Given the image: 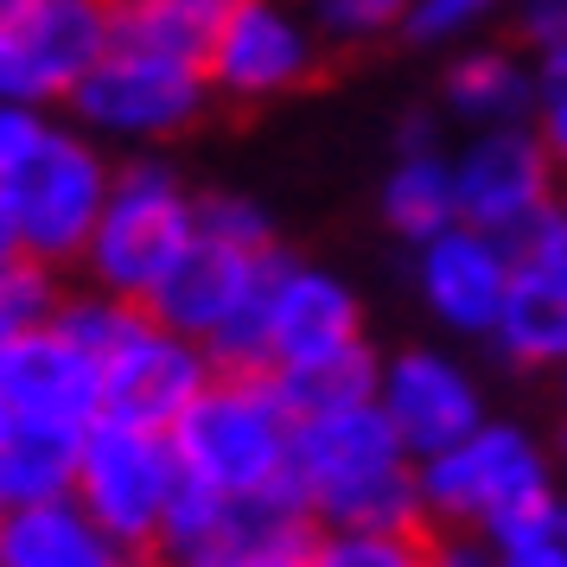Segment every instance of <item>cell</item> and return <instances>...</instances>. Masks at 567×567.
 <instances>
[{
  "label": "cell",
  "mask_w": 567,
  "mask_h": 567,
  "mask_svg": "<svg viewBox=\"0 0 567 567\" xmlns=\"http://www.w3.org/2000/svg\"><path fill=\"white\" fill-rule=\"evenodd\" d=\"M275 256H281V249H236V243H224V236L192 230V243L179 249V261L147 287L141 307L154 312L166 332L205 344V338L243 307V293L261 281V268H268Z\"/></svg>",
  "instance_id": "obj_14"
},
{
  "label": "cell",
  "mask_w": 567,
  "mask_h": 567,
  "mask_svg": "<svg viewBox=\"0 0 567 567\" xmlns=\"http://www.w3.org/2000/svg\"><path fill=\"white\" fill-rule=\"evenodd\" d=\"M293 7L326 45H370L383 32H402V13H409V0H293Z\"/></svg>",
  "instance_id": "obj_27"
},
{
  "label": "cell",
  "mask_w": 567,
  "mask_h": 567,
  "mask_svg": "<svg viewBox=\"0 0 567 567\" xmlns=\"http://www.w3.org/2000/svg\"><path fill=\"white\" fill-rule=\"evenodd\" d=\"M529 128H536L542 154L555 159V173L567 179V83H542V96H536V115H529Z\"/></svg>",
  "instance_id": "obj_31"
},
{
  "label": "cell",
  "mask_w": 567,
  "mask_h": 567,
  "mask_svg": "<svg viewBox=\"0 0 567 567\" xmlns=\"http://www.w3.org/2000/svg\"><path fill=\"white\" fill-rule=\"evenodd\" d=\"M287 485L307 504L312 529H414L421 511V472L409 446L395 440L389 414L370 402L293 414V460Z\"/></svg>",
  "instance_id": "obj_1"
},
{
  "label": "cell",
  "mask_w": 567,
  "mask_h": 567,
  "mask_svg": "<svg viewBox=\"0 0 567 567\" xmlns=\"http://www.w3.org/2000/svg\"><path fill=\"white\" fill-rule=\"evenodd\" d=\"M179 478L185 472H179V453H173L166 427H141V421L103 414L78 446V485H71V497L122 548L154 555L159 523H166V504H173Z\"/></svg>",
  "instance_id": "obj_5"
},
{
  "label": "cell",
  "mask_w": 567,
  "mask_h": 567,
  "mask_svg": "<svg viewBox=\"0 0 567 567\" xmlns=\"http://www.w3.org/2000/svg\"><path fill=\"white\" fill-rule=\"evenodd\" d=\"M205 567H312L307 542H281V548H236V555H217Z\"/></svg>",
  "instance_id": "obj_35"
},
{
  "label": "cell",
  "mask_w": 567,
  "mask_h": 567,
  "mask_svg": "<svg viewBox=\"0 0 567 567\" xmlns=\"http://www.w3.org/2000/svg\"><path fill=\"white\" fill-rule=\"evenodd\" d=\"M7 7H20V0H0V13H7Z\"/></svg>",
  "instance_id": "obj_42"
},
{
  "label": "cell",
  "mask_w": 567,
  "mask_h": 567,
  "mask_svg": "<svg viewBox=\"0 0 567 567\" xmlns=\"http://www.w3.org/2000/svg\"><path fill=\"white\" fill-rule=\"evenodd\" d=\"M421 472V511L434 529H504L511 516H523L529 504H542L561 485L555 453L542 446L529 427L516 421H478L465 440H453L446 453L414 465Z\"/></svg>",
  "instance_id": "obj_4"
},
{
  "label": "cell",
  "mask_w": 567,
  "mask_h": 567,
  "mask_svg": "<svg viewBox=\"0 0 567 567\" xmlns=\"http://www.w3.org/2000/svg\"><path fill=\"white\" fill-rule=\"evenodd\" d=\"M497 567H567V485H555L542 504L491 529Z\"/></svg>",
  "instance_id": "obj_25"
},
{
  "label": "cell",
  "mask_w": 567,
  "mask_h": 567,
  "mask_svg": "<svg viewBox=\"0 0 567 567\" xmlns=\"http://www.w3.org/2000/svg\"><path fill=\"white\" fill-rule=\"evenodd\" d=\"M326 39L307 27L293 0H230L210 32L205 83L236 103H268L319 78Z\"/></svg>",
  "instance_id": "obj_8"
},
{
  "label": "cell",
  "mask_w": 567,
  "mask_h": 567,
  "mask_svg": "<svg viewBox=\"0 0 567 567\" xmlns=\"http://www.w3.org/2000/svg\"><path fill=\"white\" fill-rule=\"evenodd\" d=\"M312 567H434V529H312Z\"/></svg>",
  "instance_id": "obj_24"
},
{
  "label": "cell",
  "mask_w": 567,
  "mask_h": 567,
  "mask_svg": "<svg viewBox=\"0 0 567 567\" xmlns=\"http://www.w3.org/2000/svg\"><path fill=\"white\" fill-rule=\"evenodd\" d=\"M52 326L83 358L103 370V414L141 421V427H173L185 402L210 383V358L198 338L166 332L141 300L96 293V300H58Z\"/></svg>",
  "instance_id": "obj_2"
},
{
  "label": "cell",
  "mask_w": 567,
  "mask_h": 567,
  "mask_svg": "<svg viewBox=\"0 0 567 567\" xmlns=\"http://www.w3.org/2000/svg\"><path fill=\"white\" fill-rule=\"evenodd\" d=\"M0 567H141L78 497L0 511Z\"/></svg>",
  "instance_id": "obj_16"
},
{
  "label": "cell",
  "mask_w": 567,
  "mask_h": 567,
  "mask_svg": "<svg viewBox=\"0 0 567 567\" xmlns=\"http://www.w3.org/2000/svg\"><path fill=\"white\" fill-rule=\"evenodd\" d=\"M511 275H516V243L472 230V224H453V230L414 243V293L460 338H491L497 307L511 293Z\"/></svg>",
  "instance_id": "obj_13"
},
{
  "label": "cell",
  "mask_w": 567,
  "mask_h": 567,
  "mask_svg": "<svg viewBox=\"0 0 567 567\" xmlns=\"http://www.w3.org/2000/svg\"><path fill=\"white\" fill-rule=\"evenodd\" d=\"M0 103H39V78H32L27 45L7 13H0Z\"/></svg>",
  "instance_id": "obj_32"
},
{
  "label": "cell",
  "mask_w": 567,
  "mask_h": 567,
  "mask_svg": "<svg viewBox=\"0 0 567 567\" xmlns=\"http://www.w3.org/2000/svg\"><path fill=\"white\" fill-rule=\"evenodd\" d=\"M497 7H504V0H409L402 39L421 45V52H453V45H472V39L491 27Z\"/></svg>",
  "instance_id": "obj_26"
},
{
  "label": "cell",
  "mask_w": 567,
  "mask_h": 567,
  "mask_svg": "<svg viewBox=\"0 0 567 567\" xmlns=\"http://www.w3.org/2000/svg\"><path fill=\"white\" fill-rule=\"evenodd\" d=\"M0 395H7L20 434L58 440V446H83V434L103 421V370L58 326H32V332L7 338Z\"/></svg>",
  "instance_id": "obj_10"
},
{
  "label": "cell",
  "mask_w": 567,
  "mask_h": 567,
  "mask_svg": "<svg viewBox=\"0 0 567 567\" xmlns=\"http://www.w3.org/2000/svg\"><path fill=\"white\" fill-rule=\"evenodd\" d=\"M491 344L516 370H542V377H555L567 363V287L523 249H516V275H511L504 307H497Z\"/></svg>",
  "instance_id": "obj_18"
},
{
  "label": "cell",
  "mask_w": 567,
  "mask_h": 567,
  "mask_svg": "<svg viewBox=\"0 0 567 567\" xmlns=\"http://www.w3.org/2000/svg\"><path fill=\"white\" fill-rule=\"evenodd\" d=\"M548 453H555V472L567 478V421H561V434H555V446H548Z\"/></svg>",
  "instance_id": "obj_38"
},
{
  "label": "cell",
  "mask_w": 567,
  "mask_h": 567,
  "mask_svg": "<svg viewBox=\"0 0 567 567\" xmlns=\"http://www.w3.org/2000/svg\"><path fill=\"white\" fill-rule=\"evenodd\" d=\"M71 96H78V109L109 134H173V128H185V122L205 115L210 83H205V64L109 45V52L78 78Z\"/></svg>",
  "instance_id": "obj_11"
},
{
  "label": "cell",
  "mask_w": 567,
  "mask_h": 567,
  "mask_svg": "<svg viewBox=\"0 0 567 567\" xmlns=\"http://www.w3.org/2000/svg\"><path fill=\"white\" fill-rule=\"evenodd\" d=\"M20 332V326H13V319H7V312H0V351H7V338Z\"/></svg>",
  "instance_id": "obj_40"
},
{
  "label": "cell",
  "mask_w": 567,
  "mask_h": 567,
  "mask_svg": "<svg viewBox=\"0 0 567 567\" xmlns=\"http://www.w3.org/2000/svg\"><path fill=\"white\" fill-rule=\"evenodd\" d=\"M7 20L27 45L39 96H71L78 78L109 52V0H20Z\"/></svg>",
  "instance_id": "obj_17"
},
{
  "label": "cell",
  "mask_w": 567,
  "mask_h": 567,
  "mask_svg": "<svg viewBox=\"0 0 567 567\" xmlns=\"http://www.w3.org/2000/svg\"><path fill=\"white\" fill-rule=\"evenodd\" d=\"M45 134H52V128L32 115V103H0V185L39 154V141H45Z\"/></svg>",
  "instance_id": "obj_30"
},
{
  "label": "cell",
  "mask_w": 567,
  "mask_h": 567,
  "mask_svg": "<svg viewBox=\"0 0 567 567\" xmlns=\"http://www.w3.org/2000/svg\"><path fill=\"white\" fill-rule=\"evenodd\" d=\"M523 39L542 83H567V0H523Z\"/></svg>",
  "instance_id": "obj_29"
},
{
  "label": "cell",
  "mask_w": 567,
  "mask_h": 567,
  "mask_svg": "<svg viewBox=\"0 0 567 567\" xmlns=\"http://www.w3.org/2000/svg\"><path fill=\"white\" fill-rule=\"evenodd\" d=\"M224 7L230 0H109V45L205 64Z\"/></svg>",
  "instance_id": "obj_20"
},
{
  "label": "cell",
  "mask_w": 567,
  "mask_h": 567,
  "mask_svg": "<svg viewBox=\"0 0 567 567\" xmlns=\"http://www.w3.org/2000/svg\"><path fill=\"white\" fill-rule=\"evenodd\" d=\"M453 192H460V224L491 230L523 249L542 230V217L561 205V173L542 154L529 122L472 128L453 154Z\"/></svg>",
  "instance_id": "obj_7"
},
{
  "label": "cell",
  "mask_w": 567,
  "mask_h": 567,
  "mask_svg": "<svg viewBox=\"0 0 567 567\" xmlns=\"http://www.w3.org/2000/svg\"><path fill=\"white\" fill-rule=\"evenodd\" d=\"M154 567H173V561H154Z\"/></svg>",
  "instance_id": "obj_43"
},
{
  "label": "cell",
  "mask_w": 567,
  "mask_h": 567,
  "mask_svg": "<svg viewBox=\"0 0 567 567\" xmlns=\"http://www.w3.org/2000/svg\"><path fill=\"white\" fill-rule=\"evenodd\" d=\"M0 192H7V210H13L20 249L52 268V261H71L90 249V230H96L103 198H109V173L90 147H78L71 134L52 128L39 141V154Z\"/></svg>",
  "instance_id": "obj_9"
},
{
  "label": "cell",
  "mask_w": 567,
  "mask_h": 567,
  "mask_svg": "<svg viewBox=\"0 0 567 567\" xmlns=\"http://www.w3.org/2000/svg\"><path fill=\"white\" fill-rule=\"evenodd\" d=\"M179 472L192 485L224 491V497H261V491H293V409L268 370H210V383L185 402V414L166 427Z\"/></svg>",
  "instance_id": "obj_3"
},
{
  "label": "cell",
  "mask_w": 567,
  "mask_h": 567,
  "mask_svg": "<svg viewBox=\"0 0 567 567\" xmlns=\"http://www.w3.org/2000/svg\"><path fill=\"white\" fill-rule=\"evenodd\" d=\"M383 224L409 249L460 224V192H453V154L446 147L395 154V166H389V179H383Z\"/></svg>",
  "instance_id": "obj_21"
},
{
  "label": "cell",
  "mask_w": 567,
  "mask_h": 567,
  "mask_svg": "<svg viewBox=\"0 0 567 567\" xmlns=\"http://www.w3.org/2000/svg\"><path fill=\"white\" fill-rule=\"evenodd\" d=\"M421 147H440L434 115H409V122L395 128V154H421Z\"/></svg>",
  "instance_id": "obj_36"
},
{
  "label": "cell",
  "mask_w": 567,
  "mask_h": 567,
  "mask_svg": "<svg viewBox=\"0 0 567 567\" xmlns=\"http://www.w3.org/2000/svg\"><path fill=\"white\" fill-rule=\"evenodd\" d=\"M358 338H363L358 293L338 275H326V268H307V261L281 256L275 293H268V370L332 358V351L358 344Z\"/></svg>",
  "instance_id": "obj_15"
},
{
  "label": "cell",
  "mask_w": 567,
  "mask_h": 567,
  "mask_svg": "<svg viewBox=\"0 0 567 567\" xmlns=\"http://www.w3.org/2000/svg\"><path fill=\"white\" fill-rule=\"evenodd\" d=\"M434 567H497L491 536H478V529H440L434 536Z\"/></svg>",
  "instance_id": "obj_34"
},
{
  "label": "cell",
  "mask_w": 567,
  "mask_h": 567,
  "mask_svg": "<svg viewBox=\"0 0 567 567\" xmlns=\"http://www.w3.org/2000/svg\"><path fill=\"white\" fill-rule=\"evenodd\" d=\"M13 434V409H7V395H0V440Z\"/></svg>",
  "instance_id": "obj_39"
},
{
  "label": "cell",
  "mask_w": 567,
  "mask_h": 567,
  "mask_svg": "<svg viewBox=\"0 0 567 567\" xmlns=\"http://www.w3.org/2000/svg\"><path fill=\"white\" fill-rule=\"evenodd\" d=\"M523 256H536L542 268H548V275L567 287V205H555L548 217H542V230L523 243Z\"/></svg>",
  "instance_id": "obj_33"
},
{
  "label": "cell",
  "mask_w": 567,
  "mask_h": 567,
  "mask_svg": "<svg viewBox=\"0 0 567 567\" xmlns=\"http://www.w3.org/2000/svg\"><path fill=\"white\" fill-rule=\"evenodd\" d=\"M71 485H78V446L20 434V427L0 440V511H27V504L71 497Z\"/></svg>",
  "instance_id": "obj_23"
},
{
  "label": "cell",
  "mask_w": 567,
  "mask_h": 567,
  "mask_svg": "<svg viewBox=\"0 0 567 567\" xmlns=\"http://www.w3.org/2000/svg\"><path fill=\"white\" fill-rule=\"evenodd\" d=\"M377 351L370 344H344L332 358H312V363H287V370H268L281 402L293 414H319V409H344V402H370L377 395Z\"/></svg>",
  "instance_id": "obj_22"
},
{
  "label": "cell",
  "mask_w": 567,
  "mask_h": 567,
  "mask_svg": "<svg viewBox=\"0 0 567 567\" xmlns=\"http://www.w3.org/2000/svg\"><path fill=\"white\" fill-rule=\"evenodd\" d=\"M13 256H27V249H20V230H13V210H7V192H0V261H13Z\"/></svg>",
  "instance_id": "obj_37"
},
{
  "label": "cell",
  "mask_w": 567,
  "mask_h": 567,
  "mask_svg": "<svg viewBox=\"0 0 567 567\" xmlns=\"http://www.w3.org/2000/svg\"><path fill=\"white\" fill-rule=\"evenodd\" d=\"M446 96V115L460 122L465 134L472 128H516L536 115L542 78H536V58H516V52H460L453 71L440 83Z\"/></svg>",
  "instance_id": "obj_19"
},
{
  "label": "cell",
  "mask_w": 567,
  "mask_h": 567,
  "mask_svg": "<svg viewBox=\"0 0 567 567\" xmlns=\"http://www.w3.org/2000/svg\"><path fill=\"white\" fill-rule=\"evenodd\" d=\"M555 383H561V421H567V363L555 370Z\"/></svg>",
  "instance_id": "obj_41"
},
{
  "label": "cell",
  "mask_w": 567,
  "mask_h": 567,
  "mask_svg": "<svg viewBox=\"0 0 567 567\" xmlns=\"http://www.w3.org/2000/svg\"><path fill=\"white\" fill-rule=\"evenodd\" d=\"M198 230V198H185V185L141 159L128 173L109 179V198H103V217L90 230V268L103 293H122V300H147V287L179 261V249L192 243Z\"/></svg>",
  "instance_id": "obj_6"
},
{
  "label": "cell",
  "mask_w": 567,
  "mask_h": 567,
  "mask_svg": "<svg viewBox=\"0 0 567 567\" xmlns=\"http://www.w3.org/2000/svg\"><path fill=\"white\" fill-rule=\"evenodd\" d=\"M198 230L224 236L236 249H275V224L256 198H236V192H217V198H198Z\"/></svg>",
  "instance_id": "obj_28"
},
{
  "label": "cell",
  "mask_w": 567,
  "mask_h": 567,
  "mask_svg": "<svg viewBox=\"0 0 567 567\" xmlns=\"http://www.w3.org/2000/svg\"><path fill=\"white\" fill-rule=\"evenodd\" d=\"M377 409L389 414L395 440L421 465L485 421V389H478V377L460 358H446V351H395L377 370Z\"/></svg>",
  "instance_id": "obj_12"
}]
</instances>
